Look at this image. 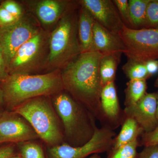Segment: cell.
<instances>
[{
    "instance_id": "4dcf8cb0",
    "label": "cell",
    "mask_w": 158,
    "mask_h": 158,
    "mask_svg": "<svg viewBox=\"0 0 158 158\" xmlns=\"http://www.w3.org/2000/svg\"><path fill=\"white\" fill-rule=\"evenodd\" d=\"M8 66L4 57H0V83L9 76Z\"/></svg>"
},
{
    "instance_id": "44dd1931",
    "label": "cell",
    "mask_w": 158,
    "mask_h": 158,
    "mask_svg": "<svg viewBox=\"0 0 158 158\" xmlns=\"http://www.w3.org/2000/svg\"><path fill=\"white\" fill-rule=\"evenodd\" d=\"M37 140L16 144L18 152L22 158H46L45 150Z\"/></svg>"
},
{
    "instance_id": "83f0119b",
    "label": "cell",
    "mask_w": 158,
    "mask_h": 158,
    "mask_svg": "<svg viewBox=\"0 0 158 158\" xmlns=\"http://www.w3.org/2000/svg\"><path fill=\"white\" fill-rule=\"evenodd\" d=\"M18 19L0 5V27L9 25Z\"/></svg>"
},
{
    "instance_id": "e575fe53",
    "label": "cell",
    "mask_w": 158,
    "mask_h": 158,
    "mask_svg": "<svg viewBox=\"0 0 158 158\" xmlns=\"http://www.w3.org/2000/svg\"><path fill=\"white\" fill-rule=\"evenodd\" d=\"M0 57H4L3 48L1 43H0Z\"/></svg>"
},
{
    "instance_id": "8d00e7d4",
    "label": "cell",
    "mask_w": 158,
    "mask_h": 158,
    "mask_svg": "<svg viewBox=\"0 0 158 158\" xmlns=\"http://www.w3.org/2000/svg\"><path fill=\"white\" fill-rule=\"evenodd\" d=\"M9 158H22L20 156L19 154H17L15 155L12 156L10 157Z\"/></svg>"
},
{
    "instance_id": "ffe728a7",
    "label": "cell",
    "mask_w": 158,
    "mask_h": 158,
    "mask_svg": "<svg viewBox=\"0 0 158 158\" xmlns=\"http://www.w3.org/2000/svg\"><path fill=\"white\" fill-rule=\"evenodd\" d=\"M126 85L125 90V107L135 104L147 93L146 80H129Z\"/></svg>"
},
{
    "instance_id": "603a6c76",
    "label": "cell",
    "mask_w": 158,
    "mask_h": 158,
    "mask_svg": "<svg viewBox=\"0 0 158 158\" xmlns=\"http://www.w3.org/2000/svg\"><path fill=\"white\" fill-rule=\"evenodd\" d=\"M140 146L138 139L115 149H110L107 158H137V148Z\"/></svg>"
},
{
    "instance_id": "8992f818",
    "label": "cell",
    "mask_w": 158,
    "mask_h": 158,
    "mask_svg": "<svg viewBox=\"0 0 158 158\" xmlns=\"http://www.w3.org/2000/svg\"><path fill=\"white\" fill-rule=\"evenodd\" d=\"M49 33L41 29L23 44L8 65L9 75L35 74L45 68L49 52Z\"/></svg>"
},
{
    "instance_id": "52a82bcc",
    "label": "cell",
    "mask_w": 158,
    "mask_h": 158,
    "mask_svg": "<svg viewBox=\"0 0 158 158\" xmlns=\"http://www.w3.org/2000/svg\"><path fill=\"white\" fill-rule=\"evenodd\" d=\"M128 59L145 63L158 60V29H134L124 26L118 33Z\"/></svg>"
},
{
    "instance_id": "8fae6325",
    "label": "cell",
    "mask_w": 158,
    "mask_h": 158,
    "mask_svg": "<svg viewBox=\"0 0 158 158\" xmlns=\"http://www.w3.org/2000/svg\"><path fill=\"white\" fill-rule=\"evenodd\" d=\"M79 2L105 28L117 34L123 28L125 25L113 1L82 0Z\"/></svg>"
},
{
    "instance_id": "7c38bea8",
    "label": "cell",
    "mask_w": 158,
    "mask_h": 158,
    "mask_svg": "<svg viewBox=\"0 0 158 158\" xmlns=\"http://www.w3.org/2000/svg\"><path fill=\"white\" fill-rule=\"evenodd\" d=\"M125 116L135 120L144 133H148L158 125L157 118V95L146 93L135 104L123 109Z\"/></svg>"
},
{
    "instance_id": "7402d4cb",
    "label": "cell",
    "mask_w": 158,
    "mask_h": 158,
    "mask_svg": "<svg viewBox=\"0 0 158 158\" xmlns=\"http://www.w3.org/2000/svg\"><path fill=\"white\" fill-rule=\"evenodd\" d=\"M123 70L129 80H146L150 76L145 63L128 59L122 67Z\"/></svg>"
},
{
    "instance_id": "d6986e66",
    "label": "cell",
    "mask_w": 158,
    "mask_h": 158,
    "mask_svg": "<svg viewBox=\"0 0 158 158\" xmlns=\"http://www.w3.org/2000/svg\"><path fill=\"white\" fill-rule=\"evenodd\" d=\"M151 0H129L130 19L132 29L144 28L148 6Z\"/></svg>"
},
{
    "instance_id": "9c48e42d",
    "label": "cell",
    "mask_w": 158,
    "mask_h": 158,
    "mask_svg": "<svg viewBox=\"0 0 158 158\" xmlns=\"http://www.w3.org/2000/svg\"><path fill=\"white\" fill-rule=\"evenodd\" d=\"M41 29L34 17L24 14L13 23L0 27V43L8 66L18 50Z\"/></svg>"
},
{
    "instance_id": "9a60e30c",
    "label": "cell",
    "mask_w": 158,
    "mask_h": 158,
    "mask_svg": "<svg viewBox=\"0 0 158 158\" xmlns=\"http://www.w3.org/2000/svg\"><path fill=\"white\" fill-rule=\"evenodd\" d=\"M94 51L103 55L124 53L125 47L118 34L109 31L94 20L93 29Z\"/></svg>"
},
{
    "instance_id": "4fadbf2b",
    "label": "cell",
    "mask_w": 158,
    "mask_h": 158,
    "mask_svg": "<svg viewBox=\"0 0 158 158\" xmlns=\"http://www.w3.org/2000/svg\"><path fill=\"white\" fill-rule=\"evenodd\" d=\"M101 106L106 126L114 131L121 126L126 116L119 104L115 82L102 88Z\"/></svg>"
},
{
    "instance_id": "cb8c5ba5",
    "label": "cell",
    "mask_w": 158,
    "mask_h": 158,
    "mask_svg": "<svg viewBox=\"0 0 158 158\" xmlns=\"http://www.w3.org/2000/svg\"><path fill=\"white\" fill-rule=\"evenodd\" d=\"M144 28L158 29V0H151L148 4Z\"/></svg>"
},
{
    "instance_id": "f1b7e54d",
    "label": "cell",
    "mask_w": 158,
    "mask_h": 158,
    "mask_svg": "<svg viewBox=\"0 0 158 158\" xmlns=\"http://www.w3.org/2000/svg\"><path fill=\"white\" fill-rule=\"evenodd\" d=\"M18 154L16 144L9 143L0 147V158H9Z\"/></svg>"
},
{
    "instance_id": "4316f807",
    "label": "cell",
    "mask_w": 158,
    "mask_h": 158,
    "mask_svg": "<svg viewBox=\"0 0 158 158\" xmlns=\"http://www.w3.org/2000/svg\"><path fill=\"white\" fill-rule=\"evenodd\" d=\"M139 142L140 146L144 147L158 144V125L152 131L143 133Z\"/></svg>"
},
{
    "instance_id": "d4e9b609",
    "label": "cell",
    "mask_w": 158,
    "mask_h": 158,
    "mask_svg": "<svg viewBox=\"0 0 158 158\" xmlns=\"http://www.w3.org/2000/svg\"><path fill=\"white\" fill-rule=\"evenodd\" d=\"M123 22L127 27L132 29L130 19L129 7L127 0H113Z\"/></svg>"
},
{
    "instance_id": "5bb4252c",
    "label": "cell",
    "mask_w": 158,
    "mask_h": 158,
    "mask_svg": "<svg viewBox=\"0 0 158 158\" xmlns=\"http://www.w3.org/2000/svg\"><path fill=\"white\" fill-rule=\"evenodd\" d=\"M73 2L42 0L35 2L34 13L43 25L49 26L57 23L71 6Z\"/></svg>"
},
{
    "instance_id": "e0dca14e",
    "label": "cell",
    "mask_w": 158,
    "mask_h": 158,
    "mask_svg": "<svg viewBox=\"0 0 158 158\" xmlns=\"http://www.w3.org/2000/svg\"><path fill=\"white\" fill-rule=\"evenodd\" d=\"M143 133L144 131L135 120L126 116L120 132L114 138L111 149H116L137 140Z\"/></svg>"
},
{
    "instance_id": "f546056e",
    "label": "cell",
    "mask_w": 158,
    "mask_h": 158,
    "mask_svg": "<svg viewBox=\"0 0 158 158\" xmlns=\"http://www.w3.org/2000/svg\"><path fill=\"white\" fill-rule=\"evenodd\" d=\"M137 158H158V144L144 147Z\"/></svg>"
},
{
    "instance_id": "836d02e7",
    "label": "cell",
    "mask_w": 158,
    "mask_h": 158,
    "mask_svg": "<svg viewBox=\"0 0 158 158\" xmlns=\"http://www.w3.org/2000/svg\"><path fill=\"white\" fill-rule=\"evenodd\" d=\"M88 158H101V156L98 154H95L90 156Z\"/></svg>"
},
{
    "instance_id": "6da1fadb",
    "label": "cell",
    "mask_w": 158,
    "mask_h": 158,
    "mask_svg": "<svg viewBox=\"0 0 158 158\" xmlns=\"http://www.w3.org/2000/svg\"><path fill=\"white\" fill-rule=\"evenodd\" d=\"M103 54L96 51L81 53L61 69L64 90L106 126L101 106L102 90L99 64Z\"/></svg>"
},
{
    "instance_id": "1f68e13d",
    "label": "cell",
    "mask_w": 158,
    "mask_h": 158,
    "mask_svg": "<svg viewBox=\"0 0 158 158\" xmlns=\"http://www.w3.org/2000/svg\"><path fill=\"white\" fill-rule=\"evenodd\" d=\"M148 73L151 77L158 71V60H150L145 63Z\"/></svg>"
},
{
    "instance_id": "484cf974",
    "label": "cell",
    "mask_w": 158,
    "mask_h": 158,
    "mask_svg": "<svg viewBox=\"0 0 158 158\" xmlns=\"http://www.w3.org/2000/svg\"><path fill=\"white\" fill-rule=\"evenodd\" d=\"M11 15L16 18H20L24 15L21 6L17 2L13 0H6L1 2L0 4Z\"/></svg>"
},
{
    "instance_id": "ba28073f",
    "label": "cell",
    "mask_w": 158,
    "mask_h": 158,
    "mask_svg": "<svg viewBox=\"0 0 158 158\" xmlns=\"http://www.w3.org/2000/svg\"><path fill=\"white\" fill-rule=\"evenodd\" d=\"M116 133L106 126L98 127L92 138L84 145L70 146L65 142L45 146L46 158H86L92 155L108 152L112 148Z\"/></svg>"
},
{
    "instance_id": "5b68a950",
    "label": "cell",
    "mask_w": 158,
    "mask_h": 158,
    "mask_svg": "<svg viewBox=\"0 0 158 158\" xmlns=\"http://www.w3.org/2000/svg\"><path fill=\"white\" fill-rule=\"evenodd\" d=\"M13 111L29 122L45 146L51 147L64 143L63 127L51 97L31 99Z\"/></svg>"
},
{
    "instance_id": "74e56055",
    "label": "cell",
    "mask_w": 158,
    "mask_h": 158,
    "mask_svg": "<svg viewBox=\"0 0 158 158\" xmlns=\"http://www.w3.org/2000/svg\"><path fill=\"white\" fill-rule=\"evenodd\" d=\"M154 86L156 88H158V77L155 82Z\"/></svg>"
},
{
    "instance_id": "2e32d148",
    "label": "cell",
    "mask_w": 158,
    "mask_h": 158,
    "mask_svg": "<svg viewBox=\"0 0 158 158\" xmlns=\"http://www.w3.org/2000/svg\"><path fill=\"white\" fill-rule=\"evenodd\" d=\"M94 20L90 11L80 4L78 31L81 53L95 51L93 40Z\"/></svg>"
},
{
    "instance_id": "d6a6232c",
    "label": "cell",
    "mask_w": 158,
    "mask_h": 158,
    "mask_svg": "<svg viewBox=\"0 0 158 158\" xmlns=\"http://www.w3.org/2000/svg\"><path fill=\"white\" fill-rule=\"evenodd\" d=\"M5 104H4V97L2 90L0 86V114L5 111Z\"/></svg>"
},
{
    "instance_id": "7a4b0ae2",
    "label": "cell",
    "mask_w": 158,
    "mask_h": 158,
    "mask_svg": "<svg viewBox=\"0 0 158 158\" xmlns=\"http://www.w3.org/2000/svg\"><path fill=\"white\" fill-rule=\"evenodd\" d=\"M0 86L5 110L9 111L31 99L51 97L64 90L60 69L43 74L9 75Z\"/></svg>"
},
{
    "instance_id": "30bf717a",
    "label": "cell",
    "mask_w": 158,
    "mask_h": 158,
    "mask_svg": "<svg viewBox=\"0 0 158 158\" xmlns=\"http://www.w3.org/2000/svg\"><path fill=\"white\" fill-rule=\"evenodd\" d=\"M40 139L29 122L14 111H6L0 114V144H17Z\"/></svg>"
},
{
    "instance_id": "ac0fdd59",
    "label": "cell",
    "mask_w": 158,
    "mask_h": 158,
    "mask_svg": "<svg viewBox=\"0 0 158 158\" xmlns=\"http://www.w3.org/2000/svg\"><path fill=\"white\" fill-rule=\"evenodd\" d=\"M121 54L103 55L99 64V74L102 87L115 81L117 66Z\"/></svg>"
},
{
    "instance_id": "d590c367",
    "label": "cell",
    "mask_w": 158,
    "mask_h": 158,
    "mask_svg": "<svg viewBox=\"0 0 158 158\" xmlns=\"http://www.w3.org/2000/svg\"><path fill=\"white\" fill-rule=\"evenodd\" d=\"M156 93L157 95V118L158 121V91Z\"/></svg>"
},
{
    "instance_id": "277c9868",
    "label": "cell",
    "mask_w": 158,
    "mask_h": 158,
    "mask_svg": "<svg viewBox=\"0 0 158 158\" xmlns=\"http://www.w3.org/2000/svg\"><path fill=\"white\" fill-rule=\"evenodd\" d=\"M80 8L79 2H73L50 34L48 70L62 69L81 53L78 31Z\"/></svg>"
},
{
    "instance_id": "3957f363",
    "label": "cell",
    "mask_w": 158,
    "mask_h": 158,
    "mask_svg": "<svg viewBox=\"0 0 158 158\" xmlns=\"http://www.w3.org/2000/svg\"><path fill=\"white\" fill-rule=\"evenodd\" d=\"M51 98L62 123L64 142L73 147L88 143L98 128L94 116L65 90Z\"/></svg>"
}]
</instances>
